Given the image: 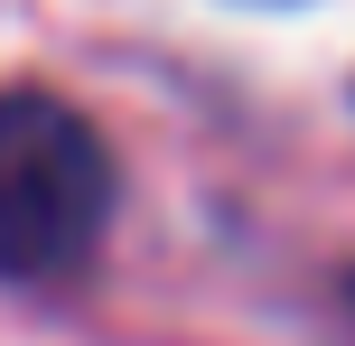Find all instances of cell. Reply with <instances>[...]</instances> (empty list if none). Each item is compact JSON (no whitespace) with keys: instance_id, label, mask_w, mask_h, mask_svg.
Returning a JSON list of instances; mask_svg holds the SVG:
<instances>
[{"instance_id":"1","label":"cell","mask_w":355,"mask_h":346,"mask_svg":"<svg viewBox=\"0 0 355 346\" xmlns=\"http://www.w3.org/2000/svg\"><path fill=\"white\" fill-rule=\"evenodd\" d=\"M112 197H122L112 150L66 94H0V272L10 281L85 272L112 225Z\"/></svg>"}]
</instances>
